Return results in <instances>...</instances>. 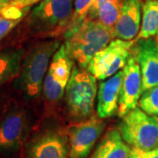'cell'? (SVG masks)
I'll return each instance as SVG.
<instances>
[{
  "label": "cell",
  "instance_id": "obj_1",
  "mask_svg": "<svg viewBox=\"0 0 158 158\" xmlns=\"http://www.w3.org/2000/svg\"><path fill=\"white\" fill-rule=\"evenodd\" d=\"M61 45V40L57 38L44 40L33 46L25 54L20 72L16 78V88L27 101L40 98L52 57Z\"/></svg>",
  "mask_w": 158,
  "mask_h": 158
},
{
  "label": "cell",
  "instance_id": "obj_2",
  "mask_svg": "<svg viewBox=\"0 0 158 158\" xmlns=\"http://www.w3.org/2000/svg\"><path fill=\"white\" fill-rule=\"evenodd\" d=\"M73 9L74 0H41L27 18L30 32L46 38L63 36L69 26Z\"/></svg>",
  "mask_w": 158,
  "mask_h": 158
},
{
  "label": "cell",
  "instance_id": "obj_3",
  "mask_svg": "<svg viewBox=\"0 0 158 158\" xmlns=\"http://www.w3.org/2000/svg\"><path fill=\"white\" fill-rule=\"evenodd\" d=\"M113 28L97 19H87L78 30L65 40L68 55L80 68L87 69L90 60L113 39Z\"/></svg>",
  "mask_w": 158,
  "mask_h": 158
},
{
  "label": "cell",
  "instance_id": "obj_4",
  "mask_svg": "<svg viewBox=\"0 0 158 158\" xmlns=\"http://www.w3.org/2000/svg\"><path fill=\"white\" fill-rule=\"evenodd\" d=\"M97 93L96 77L85 69L74 65L64 93V101L69 117L78 121L90 117Z\"/></svg>",
  "mask_w": 158,
  "mask_h": 158
},
{
  "label": "cell",
  "instance_id": "obj_5",
  "mask_svg": "<svg viewBox=\"0 0 158 158\" xmlns=\"http://www.w3.org/2000/svg\"><path fill=\"white\" fill-rule=\"evenodd\" d=\"M118 130L124 141L134 148L151 151L158 148V119L136 107L121 118Z\"/></svg>",
  "mask_w": 158,
  "mask_h": 158
},
{
  "label": "cell",
  "instance_id": "obj_6",
  "mask_svg": "<svg viewBox=\"0 0 158 158\" xmlns=\"http://www.w3.org/2000/svg\"><path fill=\"white\" fill-rule=\"evenodd\" d=\"M28 111L16 101H8L0 117V153H11L21 147L29 129Z\"/></svg>",
  "mask_w": 158,
  "mask_h": 158
},
{
  "label": "cell",
  "instance_id": "obj_7",
  "mask_svg": "<svg viewBox=\"0 0 158 158\" xmlns=\"http://www.w3.org/2000/svg\"><path fill=\"white\" fill-rule=\"evenodd\" d=\"M134 40L115 39L98 51L87 67L97 80H106L123 69L132 55Z\"/></svg>",
  "mask_w": 158,
  "mask_h": 158
},
{
  "label": "cell",
  "instance_id": "obj_8",
  "mask_svg": "<svg viewBox=\"0 0 158 158\" xmlns=\"http://www.w3.org/2000/svg\"><path fill=\"white\" fill-rule=\"evenodd\" d=\"M106 123L98 115H91L66 130L69 145V158H86L95 145Z\"/></svg>",
  "mask_w": 158,
  "mask_h": 158
},
{
  "label": "cell",
  "instance_id": "obj_9",
  "mask_svg": "<svg viewBox=\"0 0 158 158\" xmlns=\"http://www.w3.org/2000/svg\"><path fill=\"white\" fill-rule=\"evenodd\" d=\"M27 158H69L67 132L59 127L40 130L27 146Z\"/></svg>",
  "mask_w": 158,
  "mask_h": 158
},
{
  "label": "cell",
  "instance_id": "obj_10",
  "mask_svg": "<svg viewBox=\"0 0 158 158\" xmlns=\"http://www.w3.org/2000/svg\"><path fill=\"white\" fill-rule=\"evenodd\" d=\"M124 77L118 99V114L122 118L130 111L137 107L142 93V78L139 63L135 56L131 55L123 69Z\"/></svg>",
  "mask_w": 158,
  "mask_h": 158
},
{
  "label": "cell",
  "instance_id": "obj_11",
  "mask_svg": "<svg viewBox=\"0 0 158 158\" xmlns=\"http://www.w3.org/2000/svg\"><path fill=\"white\" fill-rule=\"evenodd\" d=\"M132 53L141 69L142 91L158 85V36L136 40Z\"/></svg>",
  "mask_w": 158,
  "mask_h": 158
},
{
  "label": "cell",
  "instance_id": "obj_12",
  "mask_svg": "<svg viewBox=\"0 0 158 158\" xmlns=\"http://www.w3.org/2000/svg\"><path fill=\"white\" fill-rule=\"evenodd\" d=\"M123 77L124 72L121 69L111 77L99 82L97 93V115L100 118H110L118 113Z\"/></svg>",
  "mask_w": 158,
  "mask_h": 158
},
{
  "label": "cell",
  "instance_id": "obj_13",
  "mask_svg": "<svg viewBox=\"0 0 158 158\" xmlns=\"http://www.w3.org/2000/svg\"><path fill=\"white\" fill-rule=\"evenodd\" d=\"M141 0H122L117 22L113 27L114 39L133 40L141 28Z\"/></svg>",
  "mask_w": 158,
  "mask_h": 158
},
{
  "label": "cell",
  "instance_id": "obj_14",
  "mask_svg": "<svg viewBox=\"0 0 158 158\" xmlns=\"http://www.w3.org/2000/svg\"><path fill=\"white\" fill-rule=\"evenodd\" d=\"M90 158H133V148L125 142L118 129H110Z\"/></svg>",
  "mask_w": 158,
  "mask_h": 158
},
{
  "label": "cell",
  "instance_id": "obj_15",
  "mask_svg": "<svg viewBox=\"0 0 158 158\" xmlns=\"http://www.w3.org/2000/svg\"><path fill=\"white\" fill-rule=\"evenodd\" d=\"M25 54L23 48L0 51V86L19 77Z\"/></svg>",
  "mask_w": 158,
  "mask_h": 158
},
{
  "label": "cell",
  "instance_id": "obj_16",
  "mask_svg": "<svg viewBox=\"0 0 158 158\" xmlns=\"http://www.w3.org/2000/svg\"><path fill=\"white\" fill-rule=\"evenodd\" d=\"M158 36V2L148 0L142 6V18L137 40Z\"/></svg>",
  "mask_w": 158,
  "mask_h": 158
},
{
  "label": "cell",
  "instance_id": "obj_17",
  "mask_svg": "<svg viewBox=\"0 0 158 158\" xmlns=\"http://www.w3.org/2000/svg\"><path fill=\"white\" fill-rule=\"evenodd\" d=\"M93 0H76L71 20L63 38L66 40L74 34L88 19V14Z\"/></svg>",
  "mask_w": 158,
  "mask_h": 158
},
{
  "label": "cell",
  "instance_id": "obj_18",
  "mask_svg": "<svg viewBox=\"0 0 158 158\" xmlns=\"http://www.w3.org/2000/svg\"><path fill=\"white\" fill-rule=\"evenodd\" d=\"M122 0H106L98 11L96 19L104 26L113 28L117 22Z\"/></svg>",
  "mask_w": 158,
  "mask_h": 158
},
{
  "label": "cell",
  "instance_id": "obj_19",
  "mask_svg": "<svg viewBox=\"0 0 158 158\" xmlns=\"http://www.w3.org/2000/svg\"><path fill=\"white\" fill-rule=\"evenodd\" d=\"M138 106L144 113L158 117V85L143 90L138 102Z\"/></svg>",
  "mask_w": 158,
  "mask_h": 158
},
{
  "label": "cell",
  "instance_id": "obj_20",
  "mask_svg": "<svg viewBox=\"0 0 158 158\" xmlns=\"http://www.w3.org/2000/svg\"><path fill=\"white\" fill-rule=\"evenodd\" d=\"M20 20L21 19H11L0 14V40L6 37Z\"/></svg>",
  "mask_w": 158,
  "mask_h": 158
},
{
  "label": "cell",
  "instance_id": "obj_21",
  "mask_svg": "<svg viewBox=\"0 0 158 158\" xmlns=\"http://www.w3.org/2000/svg\"><path fill=\"white\" fill-rule=\"evenodd\" d=\"M106 1V0H93L92 5L90 8V11H89V14H88L89 19H96L98 11Z\"/></svg>",
  "mask_w": 158,
  "mask_h": 158
},
{
  "label": "cell",
  "instance_id": "obj_22",
  "mask_svg": "<svg viewBox=\"0 0 158 158\" xmlns=\"http://www.w3.org/2000/svg\"><path fill=\"white\" fill-rule=\"evenodd\" d=\"M133 158H145V151L133 148Z\"/></svg>",
  "mask_w": 158,
  "mask_h": 158
},
{
  "label": "cell",
  "instance_id": "obj_23",
  "mask_svg": "<svg viewBox=\"0 0 158 158\" xmlns=\"http://www.w3.org/2000/svg\"><path fill=\"white\" fill-rule=\"evenodd\" d=\"M145 158H158V148L151 151L145 152Z\"/></svg>",
  "mask_w": 158,
  "mask_h": 158
},
{
  "label": "cell",
  "instance_id": "obj_24",
  "mask_svg": "<svg viewBox=\"0 0 158 158\" xmlns=\"http://www.w3.org/2000/svg\"><path fill=\"white\" fill-rule=\"evenodd\" d=\"M11 1H13V0H0V13Z\"/></svg>",
  "mask_w": 158,
  "mask_h": 158
},
{
  "label": "cell",
  "instance_id": "obj_25",
  "mask_svg": "<svg viewBox=\"0 0 158 158\" xmlns=\"http://www.w3.org/2000/svg\"><path fill=\"white\" fill-rule=\"evenodd\" d=\"M7 103H8V102H6V104H4V105L0 104V117H1V114H2V113H3V111L5 110V107H6V106Z\"/></svg>",
  "mask_w": 158,
  "mask_h": 158
},
{
  "label": "cell",
  "instance_id": "obj_26",
  "mask_svg": "<svg viewBox=\"0 0 158 158\" xmlns=\"http://www.w3.org/2000/svg\"><path fill=\"white\" fill-rule=\"evenodd\" d=\"M155 1H156V2H158V0H155Z\"/></svg>",
  "mask_w": 158,
  "mask_h": 158
},
{
  "label": "cell",
  "instance_id": "obj_27",
  "mask_svg": "<svg viewBox=\"0 0 158 158\" xmlns=\"http://www.w3.org/2000/svg\"><path fill=\"white\" fill-rule=\"evenodd\" d=\"M157 119H158V117H157Z\"/></svg>",
  "mask_w": 158,
  "mask_h": 158
},
{
  "label": "cell",
  "instance_id": "obj_28",
  "mask_svg": "<svg viewBox=\"0 0 158 158\" xmlns=\"http://www.w3.org/2000/svg\"><path fill=\"white\" fill-rule=\"evenodd\" d=\"M146 1H148V0H146Z\"/></svg>",
  "mask_w": 158,
  "mask_h": 158
}]
</instances>
